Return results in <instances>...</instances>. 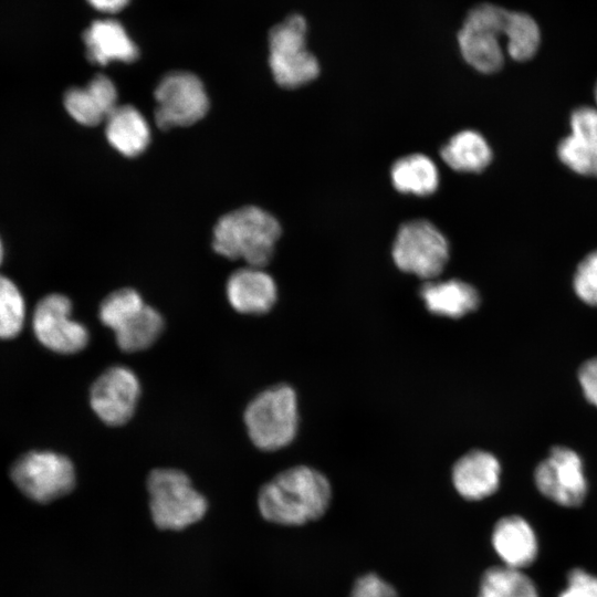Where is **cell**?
I'll use <instances>...</instances> for the list:
<instances>
[{"label": "cell", "instance_id": "1", "mask_svg": "<svg viewBox=\"0 0 597 597\" xmlns=\"http://www.w3.org/2000/svg\"><path fill=\"white\" fill-rule=\"evenodd\" d=\"M331 485L318 471L298 465L265 483L258 496L261 515L281 525H301L320 519L331 502Z\"/></svg>", "mask_w": 597, "mask_h": 597}, {"label": "cell", "instance_id": "2", "mask_svg": "<svg viewBox=\"0 0 597 597\" xmlns=\"http://www.w3.org/2000/svg\"><path fill=\"white\" fill-rule=\"evenodd\" d=\"M281 235L279 221L268 211L248 206L222 216L213 228V250L230 260L242 259L249 266L266 265Z\"/></svg>", "mask_w": 597, "mask_h": 597}, {"label": "cell", "instance_id": "3", "mask_svg": "<svg viewBox=\"0 0 597 597\" xmlns=\"http://www.w3.org/2000/svg\"><path fill=\"white\" fill-rule=\"evenodd\" d=\"M244 425L252 443L263 451H275L295 438L298 423L294 389L275 385L258 394L245 407Z\"/></svg>", "mask_w": 597, "mask_h": 597}, {"label": "cell", "instance_id": "4", "mask_svg": "<svg viewBox=\"0 0 597 597\" xmlns=\"http://www.w3.org/2000/svg\"><path fill=\"white\" fill-rule=\"evenodd\" d=\"M149 510L161 530H182L198 522L207 512V500L189 476L177 469L158 468L148 474Z\"/></svg>", "mask_w": 597, "mask_h": 597}, {"label": "cell", "instance_id": "5", "mask_svg": "<svg viewBox=\"0 0 597 597\" xmlns=\"http://www.w3.org/2000/svg\"><path fill=\"white\" fill-rule=\"evenodd\" d=\"M307 23L293 13L269 33V64L274 81L284 88L303 86L320 74V63L306 46Z\"/></svg>", "mask_w": 597, "mask_h": 597}, {"label": "cell", "instance_id": "6", "mask_svg": "<svg viewBox=\"0 0 597 597\" xmlns=\"http://www.w3.org/2000/svg\"><path fill=\"white\" fill-rule=\"evenodd\" d=\"M509 10L481 3L465 15L458 32V45L464 61L480 73L498 72L504 63L500 43Z\"/></svg>", "mask_w": 597, "mask_h": 597}, {"label": "cell", "instance_id": "7", "mask_svg": "<svg viewBox=\"0 0 597 597\" xmlns=\"http://www.w3.org/2000/svg\"><path fill=\"white\" fill-rule=\"evenodd\" d=\"M10 476L29 499L49 503L70 493L75 485L72 461L57 452L30 451L13 463Z\"/></svg>", "mask_w": 597, "mask_h": 597}, {"label": "cell", "instance_id": "8", "mask_svg": "<svg viewBox=\"0 0 597 597\" xmlns=\"http://www.w3.org/2000/svg\"><path fill=\"white\" fill-rule=\"evenodd\" d=\"M392 259L401 271L432 280L443 271L448 262L449 244L431 222L408 221L397 232Z\"/></svg>", "mask_w": 597, "mask_h": 597}, {"label": "cell", "instance_id": "9", "mask_svg": "<svg viewBox=\"0 0 597 597\" xmlns=\"http://www.w3.org/2000/svg\"><path fill=\"white\" fill-rule=\"evenodd\" d=\"M155 118L159 128L189 126L200 121L209 109V98L201 80L186 71L166 74L154 93Z\"/></svg>", "mask_w": 597, "mask_h": 597}, {"label": "cell", "instance_id": "10", "mask_svg": "<svg viewBox=\"0 0 597 597\" xmlns=\"http://www.w3.org/2000/svg\"><path fill=\"white\" fill-rule=\"evenodd\" d=\"M71 314L72 303L67 296L53 293L42 297L32 317L38 341L57 354L70 355L83 350L88 344L90 334Z\"/></svg>", "mask_w": 597, "mask_h": 597}, {"label": "cell", "instance_id": "11", "mask_svg": "<svg viewBox=\"0 0 597 597\" xmlns=\"http://www.w3.org/2000/svg\"><path fill=\"white\" fill-rule=\"evenodd\" d=\"M535 485L551 501L567 507L580 505L587 481L579 454L564 446L553 447L534 472Z\"/></svg>", "mask_w": 597, "mask_h": 597}, {"label": "cell", "instance_id": "12", "mask_svg": "<svg viewBox=\"0 0 597 597\" xmlns=\"http://www.w3.org/2000/svg\"><path fill=\"white\" fill-rule=\"evenodd\" d=\"M139 396L140 383L136 374L126 366L116 365L95 379L90 390V405L105 425L118 427L132 419Z\"/></svg>", "mask_w": 597, "mask_h": 597}, {"label": "cell", "instance_id": "13", "mask_svg": "<svg viewBox=\"0 0 597 597\" xmlns=\"http://www.w3.org/2000/svg\"><path fill=\"white\" fill-rule=\"evenodd\" d=\"M226 293L230 305L241 314L268 313L276 302L277 290L272 276L262 268L247 266L228 279Z\"/></svg>", "mask_w": 597, "mask_h": 597}, {"label": "cell", "instance_id": "14", "mask_svg": "<svg viewBox=\"0 0 597 597\" xmlns=\"http://www.w3.org/2000/svg\"><path fill=\"white\" fill-rule=\"evenodd\" d=\"M63 104L75 122L84 126H95L105 122L118 106L117 90L109 77L97 74L86 86L69 88Z\"/></svg>", "mask_w": 597, "mask_h": 597}, {"label": "cell", "instance_id": "15", "mask_svg": "<svg viewBox=\"0 0 597 597\" xmlns=\"http://www.w3.org/2000/svg\"><path fill=\"white\" fill-rule=\"evenodd\" d=\"M501 464L496 457L484 450H472L453 465L452 482L458 493L467 500H482L493 494L500 485Z\"/></svg>", "mask_w": 597, "mask_h": 597}, {"label": "cell", "instance_id": "16", "mask_svg": "<svg viewBox=\"0 0 597 597\" xmlns=\"http://www.w3.org/2000/svg\"><path fill=\"white\" fill-rule=\"evenodd\" d=\"M86 56L97 65L119 61L130 63L138 57V48L121 22L114 19L93 21L83 33Z\"/></svg>", "mask_w": 597, "mask_h": 597}, {"label": "cell", "instance_id": "17", "mask_svg": "<svg viewBox=\"0 0 597 597\" xmlns=\"http://www.w3.org/2000/svg\"><path fill=\"white\" fill-rule=\"evenodd\" d=\"M492 544L504 565L517 569L531 565L537 555L536 535L531 525L517 515L498 521Z\"/></svg>", "mask_w": 597, "mask_h": 597}, {"label": "cell", "instance_id": "18", "mask_svg": "<svg viewBox=\"0 0 597 597\" xmlns=\"http://www.w3.org/2000/svg\"><path fill=\"white\" fill-rule=\"evenodd\" d=\"M420 296L429 312L451 318L462 317L480 305L476 289L455 279L429 281L421 286Z\"/></svg>", "mask_w": 597, "mask_h": 597}, {"label": "cell", "instance_id": "19", "mask_svg": "<svg viewBox=\"0 0 597 597\" xmlns=\"http://www.w3.org/2000/svg\"><path fill=\"white\" fill-rule=\"evenodd\" d=\"M105 135L113 148L126 157L140 155L150 140V128L132 105H118L105 121Z\"/></svg>", "mask_w": 597, "mask_h": 597}, {"label": "cell", "instance_id": "20", "mask_svg": "<svg viewBox=\"0 0 597 597\" xmlns=\"http://www.w3.org/2000/svg\"><path fill=\"white\" fill-rule=\"evenodd\" d=\"M440 155L449 167L461 172H480L492 160V150L485 138L470 129L452 136L442 146Z\"/></svg>", "mask_w": 597, "mask_h": 597}, {"label": "cell", "instance_id": "21", "mask_svg": "<svg viewBox=\"0 0 597 597\" xmlns=\"http://www.w3.org/2000/svg\"><path fill=\"white\" fill-rule=\"evenodd\" d=\"M164 318L154 307L145 304L132 313L114 332L117 346L126 353L149 348L164 331Z\"/></svg>", "mask_w": 597, "mask_h": 597}, {"label": "cell", "instance_id": "22", "mask_svg": "<svg viewBox=\"0 0 597 597\" xmlns=\"http://www.w3.org/2000/svg\"><path fill=\"white\" fill-rule=\"evenodd\" d=\"M394 187L402 193L429 196L439 185L434 163L422 154H413L395 161L390 171Z\"/></svg>", "mask_w": 597, "mask_h": 597}, {"label": "cell", "instance_id": "23", "mask_svg": "<svg viewBox=\"0 0 597 597\" xmlns=\"http://www.w3.org/2000/svg\"><path fill=\"white\" fill-rule=\"evenodd\" d=\"M478 597H538V594L528 576L503 565L484 572Z\"/></svg>", "mask_w": 597, "mask_h": 597}, {"label": "cell", "instance_id": "24", "mask_svg": "<svg viewBox=\"0 0 597 597\" xmlns=\"http://www.w3.org/2000/svg\"><path fill=\"white\" fill-rule=\"evenodd\" d=\"M503 35L506 38L507 53L515 61L532 59L540 48V27L527 13L509 10Z\"/></svg>", "mask_w": 597, "mask_h": 597}, {"label": "cell", "instance_id": "25", "mask_svg": "<svg viewBox=\"0 0 597 597\" xmlns=\"http://www.w3.org/2000/svg\"><path fill=\"white\" fill-rule=\"evenodd\" d=\"M557 156L574 172L588 177H597L596 139L570 133L559 142Z\"/></svg>", "mask_w": 597, "mask_h": 597}, {"label": "cell", "instance_id": "26", "mask_svg": "<svg viewBox=\"0 0 597 597\" xmlns=\"http://www.w3.org/2000/svg\"><path fill=\"white\" fill-rule=\"evenodd\" d=\"M25 318V302L15 283L0 273V339L15 337Z\"/></svg>", "mask_w": 597, "mask_h": 597}, {"label": "cell", "instance_id": "27", "mask_svg": "<svg viewBox=\"0 0 597 597\" xmlns=\"http://www.w3.org/2000/svg\"><path fill=\"white\" fill-rule=\"evenodd\" d=\"M144 305L143 297L136 290L130 287L118 289L102 301L98 317L105 326L115 331L127 316Z\"/></svg>", "mask_w": 597, "mask_h": 597}, {"label": "cell", "instance_id": "28", "mask_svg": "<svg viewBox=\"0 0 597 597\" xmlns=\"http://www.w3.org/2000/svg\"><path fill=\"white\" fill-rule=\"evenodd\" d=\"M573 289L580 301L597 307V251L579 262L573 277Z\"/></svg>", "mask_w": 597, "mask_h": 597}, {"label": "cell", "instance_id": "29", "mask_svg": "<svg viewBox=\"0 0 597 597\" xmlns=\"http://www.w3.org/2000/svg\"><path fill=\"white\" fill-rule=\"evenodd\" d=\"M349 597H398L396 589L375 574L359 577Z\"/></svg>", "mask_w": 597, "mask_h": 597}, {"label": "cell", "instance_id": "30", "mask_svg": "<svg viewBox=\"0 0 597 597\" xmlns=\"http://www.w3.org/2000/svg\"><path fill=\"white\" fill-rule=\"evenodd\" d=\"M559 597H597V577L580 568L573 569Z\"/></svg>", "mask_w": 597, "mask_h": 597}, {"label": "cell", "instance_id": "31", "mask_svg": "<svg viewBox=\"0 0 597 597\" xmlns=\"http://www.w3.org/2000/svg\"><path fill=\"white\" fill-rule=\"evenodd\" d=\"M569 125L572 134L597 140V109L582 106L570 114Z\"/></svg>", "mask_w": 597, "mask_h": 597}, {"label": "cell", "instance_id": "32", "mask_svg": "<svg viewBox=\"0 0 597 597\" xmlns=\"http://www.w3.org/2000/svg\"><path fill=\"white\" fill-rule=\"evenodd\" d=\"M578 381L586 400L597 408V357L589 358L580 365Z\"/></svg>", "mask_w": 597, "mask_h": 597}, {"label": "cell", "instance_id": "33", "mask_svg": "<svg viewBox=\"0 0 597 597\" xmlns=\"http://www.w3.org/2000/svg\"><path fill=\"white\" fill-rule=\"evenodd\" d=\"M94 9L105 13H115L125 8L129 0H86Z\"/></svg>", "mask_w": 597, "mask_h": 597}, {"label": "cell", "instance_id": "34", "mask_svg": "<svg viewBox=\"0 0 597 597\" xmlns=\"http://www.w3.org/2000/svg\"><path fill=\"white\" fill-rule=\"evenodd\" d=\"M3 255H4V248H3L2 240L0 238V264L2 263Z\"/></svg>", "mask_w": 597, "mask_h": 597}, {"label": "cell", "instance_id": "35", "mask_svg": "<svg viewBox=\"0 0 597 597\" xmlns=\"http://www.w3.org/2000/svg\"><path fill=\"white\" fill-rule=\"evenodd\" d=\"M595 100H596V104H597V84H596V87H595Z\"/></svg>", "mask_w": 597, "mask_h": 597}]
</instances>
